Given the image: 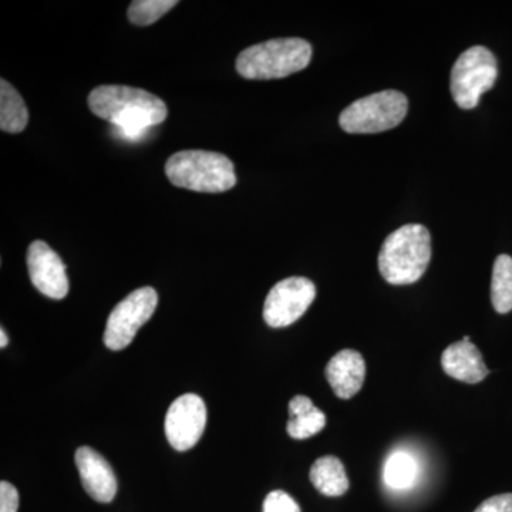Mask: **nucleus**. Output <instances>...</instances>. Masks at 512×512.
<instances>
[{
	"mask_svg": "<svg viewBox=\"0 0 512 512\" xmlns=\"http://www.w3.org/2000/svg\"><path fill=\"white\" fill-rule=\"evenodd\" d=\"M90 110L116 127L119 137L140 141L163 123L167 106L156 94L128 86H100L89 96Z\"/></svg>",
	"mask_w": 512,
	"mask_h": 512,
	"instance_id": "f257e3e1",
	"label": "nucleus"
},
{
	"mask_svg": "<svg viewBox=\"0 0 512 512\" xmlns=\"http://www.w3.org/2000/svg\"><path fill=\"white\" fill-rule=\"evenodd\" d=\"M431 259L429 229L407 224L392 232L379 254V271L392 285H410L419 281Z\"/></svg>",
	"mask_w": 512,
	"mask_h": 512,
	"instance_id": "f03ea898",
	"label": "nucleus"
},
{
	"mask_svg": "<svg viewBox=\"0 0 512 512\" xmlns=\"http://www.w3.org/2000/svg\"><path fill=\"white\" fill-rule=\"evenodd\" d=\"M311 59V43L299 37L266 40L239 53L237 72L249 80L284 79L306 69Z\"/></svg>",
	"mask_w": 512,
	"mask_h": 512,
	"instance_id": "7ed1b4c3",
	"label": "nucleus"
},
{
	"mask_svg": "<svg viewBox=\"0 0 512 512\" xmlns=\"http://www.w3.org/2000/svg\"><path fill=\"white\" fill-rule=\"evenodd\" d=\"M165 174L175 187L197 192L217 194L237 184L232 161L212 151H178L165 163Z\"/></svg>",
	"mask_w": 512,
	"mask_h": 512,
	"instance_id": "20e7f679",
	"label": "nucleus"
},
{
	"mask_svg": "<svg viewBox=\"0 0 512 512\" xmlns=\"http://www.w3.org/2000/svg\"><path fill=\"white\" fill-rule=\"evenodd\" d=\"M409 101L397 90H384L353 101L342 111L339 124L349 134H375L392 130L407 116Z\"/></svg>",
	"mask_w": 512,
	"mask_h": 512,
	"instance_id": "39448f33",
	"label": "nucleus"
},
{
	"mask_svg": "<svg viewBox=\"0 0 512 512\" xmlns=\"http://www.w3.org/2000/svg\"><path fill=\"white\" fill-rule=\"evenodd\" d=\"M497 77L498 64L493 53L487 47H470L451 69V96L461 109H476L481 96L493 89Z\"/></svg>",
	"mask_w": 512,
	"mask_h": 512,
	"instance_id": "423d86ee",
	"label": "nucleus"
},
{
	"mask_svg": "<svg viewBox=\"0 0 512 512\" xmlns=\"http://www.w3.org/2000/svg\"><path fill=\"white\" fill-rule=\"evenodd\" d=\"M157 305V292L150 286L131 292L110 313L104 332V345L111 350L126 349L141 326L146 325L154 315Z\"/></svg>",
	"mask_w": 512,
	"mask_h": 512,
	"instance_id": "0eeeda50",
	"label": "nucleus"
},
{
	"mask_svg": "<svg viewBox=\"0 0 512 512\" xmlns=\"http://www.w3.org/2000/svg\"><path fill=\"white\" fill-rule=\"evenodd\" d=\"M316 298L311 279L292 276L278 282L265 299L264 319L271 328H286L302 318Z\"/></svg>",
	"mask_w": 512,
	"mask_h": 512,
	"instance_id": "6e6552de",
	"label": "nucleus"
},
{
	"mask_svg": "<svg viewBox=\"0 0 512 512\" xmlns=\"http://www.w3.org/2000/svg\"><path fill=\"white\" fill-rule=\"evenodd\" d=\"M207 426V407L198 394L178 397L165 416V436L177 451L191 450L200 441Z\"/></svg>",
	"mask_w": 512,
	"mask_h": 512,
	"instance_id": "1a4fd4ad",
	"label": "nucleus"
},
{
	"mask_svg": "<svg viewBox=\"0 0 512 512\" xmlns=\"http://www.w3.org/2000/svg\"><path fill=\"white\" fill-rule=\"evenodd\" d=\"M28 269L37 291L55 301L66 298L69 293L66 266L46 242H32L28 249Z\"/></svg>",
	"mask_w": 512,
	"mask_h": 512,
	"instance_id": "9d476101",
	"label": "nucleus"
},
{
	"mask_svg": "<svg viewBox=\"0 0 512 512\" xmlns=\"http://www.w3.org/2000/svg\"><path fill=\"white\" fill-rule=\"evenodd\" d=\"M74 458L86 493L97 503H111L117 494V478L109 461L90 447H80Z\"/></svg>",
	"mask_w": 512,
	"mask_h": 512,
	"instance_id": "9b49d317",
	"label": "nucleus"
},
{
	"mask_svg": "<svg viewBox=\"0 0 512 512\" xmlns=\"http://www.w3.org/2000/svg\"><path fill=\"white\" fill-rule=\"evenodd\" d=\"M326 379L340 399H352L365 383L366 363L353 349L340 350L326 366Z\"/></svg>",
	"mask_w": 512,
	"mask_h": 512,
	"instance_id": "f8f14e48",
	"label": "nucleus"
},
{
	"mask_svg": "<svg viewBox=\"0 0 512 512\" xmlns=\"http://www.w3.org/2000/svg\"><path fill=\"white\" fill-rule=\"evenodd\" d=\"M444 372L453 379L468 384L480 383L488 376L490 370L485 366L483 355L476 345L464 336L460 342L448 346L441 356Z\"/></svg>",
	"mask_w": 512,
	"mask_h": 512,
	"instance_id": "ddd939ff",
	"label": "nucleus"
},
{
	"mask_svg": "<svg viewBox=\"0 0 512 512\" xmlns=\"http://www.w3.org/2000/svg\"><path fill=\"white\" fill-rule=\"evenodd\" d=\"M289 414L291 419L288 421L286 430L292 439L306 440L325 429L326 414L315 407L309 397H293L289 403Z\"/></svg>",
	"mask_w": 512,
	"mask_h": 512,
	"instance_id": "4468645a",
	"label": "nucleus"
},
{
	"mask_svg": "<svg viewBox=\"0 0 512 512\" xmlns=\"http://www.w3.org/2000/svg\"><path fill=\"white\" fill-rule=\"evenodd\" d=\"M311 481L316 490L326 497H340L349 490V478L339 458H319L311 468Z\"/></svg>",
	"mask_w": 512,
	"mask_h": 512,
	"instance_id": "2eb2a0df",
	"label": "nucleus"
},
{
	"mask_svg": "<svg viewBox=\"0 0 512 512\" xmlns=\"http://www.w3.org/2000/svg\"><path fill=\"white\" fill-rule=\"evenodd\" d=\"M29 123V111L18 90L5 79L0 80V128L18 134Z\"/></svg>",
	"mask_w": 512,
	"mask_h": 512,
	"instance_id": "dca6fc26",
	"label": "nucleus"
},
{
	"mask_svg": "<svg viewBox=\"0 0 512 512\" xmlns=\"http://www.w3.org/2000/svg\"><path fill=\"white\" fill-rule=\"evenodd\" d=\"M491 301L495 311H512V258L510 255L497 256L491 279Z\"/></svg>",
	"mask_w": 512,
	"mask_h": 512,
	"instance_id": "f3484780",
	"label": "nucleus"
},
{
	"mask_svg": "<svg viewBox=\"0 0 512 512\" xmlns=\"http://www.w3.org/2000/svg\"><path fill=\"white\" fill-rule=\"evenodd\" d=\"M416 460L404 451H397L387 458L383 468V480L393 490H406L412 487L417 478Z\"/></svg>",
	"mask_w": 512,
	"mask_h": 512,
	"instance_id": "a211bd4d",
	"label": "nucleus"
},
{
	"mask_svg": "<svg viewBox=\"0 0 512 512\" xmlns=\"http://www.w3.org/2000/svg\"><path fill=\"white\" fill-rule=\"evenodd\" d=\"M177 5L175 0H134L128 8V20L136 26H150Z\"/></svg>",
	"mask_w": 512,
	"mask_h": 512,
	"instance_id": "6ab92c4d",
	"label": "nucleus"
},
{
	"mask_svg": "<svg viewBox=\"0 0 512 512\" xmlns=\"http://www.w3.org/2000/svg\"><path fill=\"white\" fill-rule=\"evenodd\" d=\"M264 512H301V507L285 491L276 490L266 495Z\"/></svg>",
	"mask_w": 512,
	"mask_h": 512,
	"instance_id": "aec40b11",
	"label": "nucleus"
},
{
	"mask_svg": "<svg viewBox=\"0 0 512 512\" xmlns=\"http://www.w3.org/2000/svg\"><path fill=\"white\" fill-rule=\"evenodd\" d=\"M19 493L12 484L0 483V512H18Z\"/></svg>",
	"mask_w": 512,
	"mask_h": 512,
	"instance_id": "412c9836",
	"label": "nucleus"
},
{
	"mask_svg": "<svg viewBox=\"0 0 512 512\" xmlns=\"http://www.w3.org/2000/svg\"><path fill=\"white\" fill-rule=\"evenodd\" d=\"M474 512H512V494L494 495Z\"/></svg>",
	"mask_w": 512,
	"mask_h": 512,
	"instance_id": "4be33fe9",
	"label": "nucleus"
},
{
	"mask_svg": "<svg viewBox=\"0 0 512 512\" xmlns=\"http://www.w3.org/2000/svg\"><path fill=\"white\" fill-rule=\"evenodd\" d=\"M8 343H9V339H8V335H6V332L5 330H0V348H6V346H8Z\"/></svg>",
	"mask_w": 512,
	"mask_h": 512,
	"instance_id": "5701e85b",
	"label": "nucleus"
}]
</instances>
